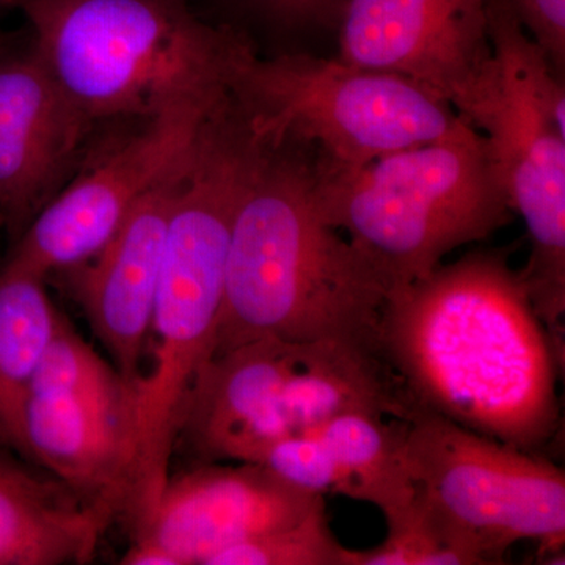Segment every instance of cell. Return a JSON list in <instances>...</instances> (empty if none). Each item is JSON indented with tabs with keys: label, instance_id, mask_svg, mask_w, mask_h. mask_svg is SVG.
Returning a JSON list of instances; mask_svg holds the SVG:
<instances>
[{
	"label": "cell",
	"instance_id": "484cf974",
	"mask_svg": "<svg viewBox=\"0 0 565 565\" xmlns=\"http://www.w3.org/2000/svg\"><path fill=\"white\" fill-rule=\"evenodd\" d=\"M10 10L9 0H0V11Z\"/></svg>",
	"mask_w": 565,
	"mask_h": 565
},
{
	"label": "cell",
	"instance_id": "44dd1931",
	"mask_svg": "<svg viewBox=\"0 0 565 565\" xmlns=\"http://www.w3.org/2000/svg\"><path fill=\"white\" fill-rule=\"evenodd\" d=\"M252 463L269 468L300 489L321 494H343L340 463L326 438L316 430L278 438L267 445Z\"/></svg>",
	"mask_w": 565,
	"mask_h": 565
},
{
	"label": "cell",
	"instance_id": "603a6c76",
	"mask_svg": "<svg viewBox=\"0 0 565 565\" xmlns=\"http://www.w3.org/2000/svg\"><path fill=\"white\" fill-rule=\"evenodd\" d=\"M256 13L280 25H303L340 14L343 0H241Z\"/></svg>",
	"mask_w": 565,
	"mask_h": 565
},
{
	"label": "cell",
	"instance_id": "9c48e42d",
	"mask_svg": "<svg viewBox=\"0 0 565 565\" xmlns=\"http://www.w3.org/2000/svg\"><path fill=\"white\" fill-rule=\"evenodd\" d=\"M226 99L167 111L93 147L77 173L18 237L7 264L46 280L88 262L188 152L204 121Z\"/></svg>",
	"mask_w": 565,
	"mask_h": 565
},
{
	"label": "cell",
	"instance_id": "d6986e66",
	"mask_svg": "<svg viewBox=\"0 0 565 565\" xmlns=\"http://www.w3.org/2000/svg\"><path fill=\"white\" fill-rule=\"evenodd\" d=\"M343 550L330 530L322 504L300 522L223 550L207 565H341Z\"/></svg>",
	"mask_w": 565,
	"mask_h": 565
},
{
	"label": "cell",
	"instance_id": "52a82bcc",
	"mask_svg": "<svg viewBox=\"0 0 565 565\" xmlns=\"http://www.w3.org/2000/svg\"><path fill=\"white\" fill-rule=\"evenodd\" d=\"M490 54L457 114L486 139L531 253L520 270L535 313L559 343L565 315V93L508 0H489Z\"/></svg>",
	"mask_w": 565,
	"mask_h": 565
},
{
	"label": "cell",
	"instance_id": "ba28073f",
	"mask_svg": "<svg viewBox=\"0 0 565 565\" xmlns=\"http://www.w3.org/2000/svg\"><path fill=\"white\" fill-rule=\"evenodd\" d=\"M404 455L416 501L476 565L520 541L564 544L565 476L544 457L429 412L405 422Z\"/></svg>",
	"mask_w": 565,
	"mask_h": 565
},
{
	"label": "cell",
	"instance_id": "8fae6325",
	"mask_svg": "<svg viewBox=\"0 0 565 565\" xmlns=\"http://www.w3.org/2000/svg\"><path fill=\"white\" fill-rule=\"evenodd\" d=\"M338 58L418 82L455 107L492 47L489 0H343Z\"/></svg>",
	"mask_w": 565,
	"mask_h": 565
},
{
	"label": "cell",
	"instance_id": "7a4b0ae2",
	"mask_svg": "<svg viewBox=\"0 0 565 565\" xmlns=\"http://www.w3.org/2000/svg\"><path fill=\"white\" fill-rule=\"evenodd\" d=\"M390 289L323 221L313 156L262 143L234 214L214 355L252 341H352L381 348Z\"/></svg>",
	"mask_w": 565,
	"mask_h": 565
},
{
	"label": "cell",
	"instance_id": "4fadbf2b",
	"mask_svg": "<svg viewBox=\"0 0 565 565\" xmlns=\"http://www.w3.org/2000/svg\"><path fill=\"white\" fill-rule=\"evenodd\" d=\"M192 147L141 196L102 250L61 274L132 390L141 377L167 232Z\"/></svg>",
	"mask_w": 565,
	"mask_h": 565
},
{
	"label": "cell",
	"instance_id": "e0dca14e",
	"mask_svg": "<svg viewBox=\"0 0 565 565\" xmlns=\"http://www.w3.org/2000/svg\"><path fill=\"white\" fill-rule=\"evenodd\" d=\"M44 282L9 264L0 273V440L14 448L33 374L61 318Z\"/></svg>",
	"mask_w": 565,
	"mask_h": 565
},
{
	"label": "cell",
	"instance_id": "7402d4cb",
	"mask_svg": "<svg viewBox=\"0 0 565 565\" xmlns=\"http://www.w3.org/2000/svg\"><path fill=\"white\" fill-rule=\"evenodd\" d=\"M523 28L545 52L550 62L563 68L565 61V0H508Z\"/></svg>",
	"mask_w": 565,
	"mask_h": 565
},
{
	"label": "cell",
	"instance_id": "5b68a950",
	"mask_svg": "<svg viewBox=\"0 0 565 565\" xmlns=\"http://www.w3.org/2000/svg\"><path fill=\"white\" fill-rule=\"evenodd\" d=\"M315 196L323 221L348 234L390 294L489 239L512 215L486 139L463 117L441 139L355 169L315 162Z\"/></svg>",
	"mask_w": 565,
	"mask_h": 565
},
{
	"label": "cell",
	"instance_id": "277c9868",
	"mask_svg": "<svg viewBox=\"0 0 565 565\" xmlns=\"http://www.w3.org/2000/svg\"><path fill=\"white\" fill-rule=\"evenodd\" d=\"M54 79L102 128L228 98L243 36L191 0H9Z\"/></svg>",
	"mask_w": 565,
	"mask_h": 565
},
{
	"label": "cell",
	"instance_id": "6da1fadb",
	"mask_svg": "<svg viewBox=\"0 0 565 565\" xmlns=\"http://www.w3.org/2000/svg\"><path fill=\"white\" fill-rule=\"evenodd\" d=\"M511 252L468 253L390 294L379 344L419 412L535 452L559 430V345Z\"/></svg>",
	"mask_w": 565,
	"mask_h": 565
},
{
	"label": "cell",
	"instance_id": "ffe728a7",
	"mask_svg": "<svg viewBox=\"0 0 565 565\" xmlns=\"http://www.w3.org/2000/svg\"><path fill=\"white\" fill-rule=\"evenodd\" d=\"M341 565H476L473 557L449 537L415 500L411 512L377 548L343 550Z\"/></svg>",
	"mask_w": 565,
	"mask_h": 565
},
{
	"label": "cell",
	"instance_id": "d4e9b609",
	"mask_svg": "<svg viewBox=\"0 0 565 565\" xmlns=\"http://www.w3.org/2000/svg\"><path fill=\"white\" fill-rule=\"evenodd\" d=\"M13 43L14 41L11 40V36L7 35L6 32L0 31V54H2L3 51L9 50Z\"/></svg>",
	"mask_w": 565,
	"mask_h": 565
},
{
	"label": "cell",
	"instance_id": "5bb4252c",
	"mask_svg": "<svg viewBox=\"0 0 565 565\" xmlns=\"http://www.w3.org/2000/svg\"><path fill=\"white\" fill-rule=\"evenodd\" d=\"M17 449L81 497L131 514L139 468L132 392L118 396L29 394Z\"/></svg>",
	"mask_w": 565,
	"mask_h": 565
},
{
	"label": "cell",
	"instance_id": "2e32d148",
	"mask_svg": "<svg viewBox=\"0 0 565 565\" xmlns=\"http://www.w3.org/2000/svg\"><path fill=\"white\" fill-rule=\"evenodd\" d=\"M404 426L399 419L348 414L316 429L340 463L343 497L375 505L386 526L399 523L416 500L404 455Z\"/></svg>",
	"mask_w": 565,
	"mask_h": 565
},
{
	"label": "cell",
	"instance_id": "cb8c5ba5",
	"mask_svg": "<svg viewBox=\"0 0 565 565\" xmlns=\"http://www.w3.org/2000/svg\"><path fill=\"white\" fill-rule=\"evenodd\" d=\"M121 564L125 565H180L167 550L148 539L137 537L132 546H129Z\"/></svg>",
	"mask_w": 565,
	"mask_h": 565
},
{
	"label": "cell",
	"instance_id": "8992f818",
	"mask_svg": "<svg viewBox=\"0 0 565 565\" xmlns=\"http://www.w3.org/2000/svg\"><path fill=\"white\" fill-rule=\"evenodd\" d=\"M228 95L266 147L302 148L322 169H355L455 131L448 102L399 74L305 54L263 58L243 40Z\"/></svg>",
	"mask_w": 565,
	"mask_h": 565
},
{
	"label": "cell",
	"instance_id": "7c38bea8",
	"mask_svg": "<svg viewBox=\"0 0 565 565\" xmlns=\"http://www.w3.org/2000/svg\"><path fill=\"white\" fill-rule=\"evenodd\" d=\"M322 504L323 494L263 465L207 462L169 479L137 537L161 545L180 565H207L223 550L300 522Z\"/></svg>",
	"mask_w": 565,
	"mask_h": 565
},
{
	"label": "cell",
	"instance_id": "3957f363",
	"mask_svg": "<svg viewBox=\"0 0 565 565\" xmlns=\"http://www.w3.org/2000/svg\"><path fill=\"white\" fill-rule=\"evenodd\" d=\"M258 152L232 110L212 115L189 152L152 311L154 362L134 386L139 468L131 515L137 530L161 500L182 408L214 355L234 214Z\"/></svg>",
	"mask_w": 565,
	"mask_h": 565
},
{
	"label": "cell",
	"instance_id": "4316f807",
	"mask_svg": "<svg viewBox=\"0 0 565 565\" xmlns=\"http://www.w3.org/2000/svg\"><path fill=\"white\" fill-rule=\"evenodd\" d=\"M2 230H3V223H2V221H0V232H2Z\"/></svg>",
	"mask_w": 565,
	"mask_h": 565
},
{
	"label": "cell",
	"instance_id": "ac0fdd59",
	"mask_svg": "<svg viewBox=\"0 0 565 565\" xmlns=\"http://www.w3.org/2000/svg\"><path fill=\"white\" fill-rule=\"evenodd\" d=\"M134 393L114 363L106 362L61 315L33 374L35 396H118Z\"/></svg>",
	"mask_w": 565,
	"mask_h": 565
},
{
	"label": "cell",
	"instance_id": "30bf717a",
	"mask_svg": "<svg viewBox=\"0 0 565 565\" xmlns=\"http://www.w3.org/2000/svg\"><path fill=\"white\" fill-rule=\"evenodd\" d=\"M96 129L31 40L0 54V221L14 239L81 169Z\"/></svg>",
	"mask_w": 565,
	"mask_h": 565
},
{
	"label": "cell",
	"instance_id": "9a60e30c",
	"mask_svg": "<svg viewBox=\"0 0 565 565\" xmlns=\"http://www.w3.org/2000/svg\"><path fill=\"white\" fill-rule=\"evenodd\" d=\"M0 463V565L90 563L115 511Z\"/></svg>",
	"mask_w": 565,
	"mask_h": 565
}]
</instances>
